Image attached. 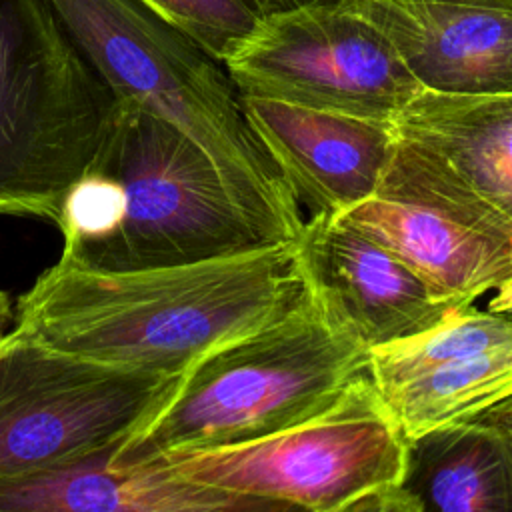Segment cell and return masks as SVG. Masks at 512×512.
I'll list each match as a JSON object with an SVG mask.
<instances>
[{
    "instance_id": "cell-1",
    "label": "cell",
    "mask_w": 512,
    "mask_h": 512,
    "mask_svg": "<svg viewBox=\"0 0 512 512\" xmlns=\"http://www.w3.org/2000/svg\"><path fill=\"white\" fill-rule=\"evenodd\" d=\"M308 300L294 244L138 270L58 258L20 296L14 330L68 354L178 376L212 348Z\"/></svg>"
},
{
    "instance_id": "cell-2",
    "label": "cell",
    "mask_w": 512,
    "mask_h": 512,
    "mask_svg": "<svg viewBox=\"0 0 512 512\" xmlns=\"http://www.w3.org/2000/svg\"><path fill=\"white\" fill-rule=\"evenodd\" d=\"M366 362L368 352L310 298L190 364L168 400L114 444L110 458L138 462L264 438L328 408L366 374Z\"/></svg>"
},
{
    "instance_id": "cell-3",
    "label": "cell",
    "mask_w": 512,
    "mask_h": 512,
    "mask_svg": "<svg viewBox=\"0 0 512 512\" xmlns=\"http://www.w3.org/2000/svg\"><path fill=\"white\" fill-rule=\"evenodd\" d=\"M116 100L132 102L198 144L258 208L302 230V208L252 132L224 66L136 0H46Z\"/></svg>"
},
{
    "instance_id": "cell-4",
    "label": "cell",
    "mask_w": 512,
    "mask_h": 512,
    "mask_svg": "<svg viewBox=\"0 0 512 512\" xmlns=\"http://www.w3.org/2000/svg\"><path fill=\"white\" fill-rule=\"evenodd\" d=\"M116 114L92 168L124 196L116 230L66 258L94 270H138L228 258L294 244V232L222 174L188 136L132 102Z\"/></svg>"
},
{
    "instance_id": "cell-5",
    "label": "cell",
    "mask_w": 512,
    "mask_h": 512,
    "mask_svg": "<svg viewBox=\"0 0 512 512\" xmlns=\"http://www.w3.org/2000/svg\"><path fill=\"white\" fill-rule=\"evenodd\" d=\"M116 106L46 0H0V212L56 224Z\"/></svg>"
},
{
    "instance_id": "cell-6",
    "label": "cell",
    "mask_w": 512,
    "mask_h": 512,
    "mask_svg": "<svg viewBox=\"0 0 512 512\" xmlns=\"http://www.w3.org/2000/svg\"><path fill=\"white\" fill-rule=\"evenodd\" d=\"M406 448L364 374L328 408L290 428L242 444L166 452L150 460L194 482L322 512L366 490L400 484Z\"/></svg>"
},
{
    "instance_id": "cell-7",
    "label": "cell",
    "mask_w": 512,
    "mask_h": 512,
    "mask_svg": "<svg viewBox=\"0 0 512 512\" xmlns=\"http://www.w3.org/2000/svg\"><path fill=\"white\" fill-rule=\"evenodd\" d=\"M178 376L104 364L10 330L0 342V478L118 444L156 414Z\"/></svg>"
},
{
    "instance_id": "cell-8",
    "label": "cell",
    "mask_w": 512,
    "mask_h": 512,
    "mask_svg": "<svg viewBox=\"0 0 512 512\" xmlns=\"http://www.w3.org/2000/svg\"><path fill=\"white\" fill-rule=\"evenodd\" d=\"M222 66L242 98L384 122L422 88L388 42L334 0L264 14Z\"/></svg>"
},
{
    "instance_id": "cell-9",
    "label": "cell",
    "mask_w": 512,
    "mask_h": 512,
    "mask_svg": "<svg viewBox=\"0 0 512 512\" xmlns=\"http://www.w3.org/2000/svg\"><path fill=\"white\" fill-rule=\"evenodd\" d=\"M392 254L452 308L486 294L494 312L512 302V214L390 152L372 196L338 214Z\"/></svg>"
},
{
    "instance_id": "cell-10",
    "label": "cell",
    "mask_w": 512,
    "mask_h": 512,
    "mask_svg": "<svg viewBox=\"0 0 512 512\" xmlns=\"http://www.w3.org/2000/svg\"><path fill=\"white\" fill-rule=\"evenodd\" d=\"M294 254L314 304L366 352L432 328L456 310L338 214L304 218Z\"/></svg>"
},
{
    "instance_id": "cell-11",
    "label": "cell",
    "mask_w": 512,
    "mask_h": 512,
    "mask_svg": "<svg viewBox=\"0 0 512 512\" xmlns=\"http://www.w3.org/2000/svg\"><path fill=\"white\" fill-rule=\"evenodd\" d=\"M370 24L420 86L512 92V0H334Z\"/></svg>"
},
{
    "instance_id": "cell-12",
    "label": "cell",
    "mask_w": 512,
    "mask_h": 512,
    "mask_svg": "<svg viewBox=\"0 0 512 512\" xmlns=\"http://www.w3.org/2000/svg\"><path fill=\"white\" fill-rule=\"evenodd\" d=\"M242 110L310 216L346 212L374 194L392 152V122L266 98H242Z\"/></svg>"
},
{
    "instance_id": "cell-13",
    "label": "cell",
    "mask_w": 512,
    "mask_h": 512,
    "mask_svg": "<svg viewBox=\"0 0 512 512\" xmlns=\"http://www.w3.org/2000/svg\"><path fill=\"white\" fill-rule=\"evenodd\" d=\"M112 446L0 478V512H312L292 502L194 482L150 458L116 462L110 458Z\"/></svg>"
},
{
    "instance_id": "cell-14",
    "label": "cell",
    "mask_w": 512,
    "mask_h": 512,
    "mask_svg": "<svg viewBox=\"0 0 512 512\" xmlns=\"http://www.w3.org/2000/svg\"><path fill=\"white\" fill-rule=\"evenodd\" d=\"M392 148L512 214V92L420 88L392 118Z\"/></svg>"
},
{
    "instance_id": "cell-15",
    "label": "cell",
    "mask_w": 512,
    "mask_h": 512,
    "mask_svg": "<svg viewBox=\"0 0 512 512\" xmlns=\"http://www.w3.org/2000/svg\"><path fill=\"white\" fill-rule=\"evenodd\" d=\"M400 484L424 512H512V400L410 440Z\"/></svg>"
},
{
    "instance_id": "cell-16",
    "label": "cell",
    "mask_w": 512,
    "mask_h": 512,
    "mask_svg": "<svg viewBox=\"0 0 512 512\" xmlns=\"http://www.w3.org/2000/svg\"><path fill=\"white\" fill-rule=\"evenodd\" d=\"M376 392L406 442L468 424L512 400V344L452 360Z\"/></svg>"
},
{
    "instance_id": "cell-17",
    "label": "cell",
    "mask_w": 512,
    "mask_h": 512,
    "mask_svg": "<svg viewBox=\"0 0 512 512\" xmlns=\"http://www.w3.org/2000/svg\"><path fill=\"white\" fill-rule=\"evenodd\" d=\"M512 344L510 312L478 310L474 304L452 310L418 334L368 350L366 374L384 390L436 366Z\"/></svg>"
},
{
    "instance_id": "cell-18",
    "label": "cell",
    "mask_w": 512,
    "mask_h": 512,
    "mask_svg": "<svg viewBox=\"0 0 512 512\" xmlns=\"http://www.w3.org/2000/svg\"><path fill=\"white\" fill-rule=\"evenodd\" d=\"M212 60L224 62L260 24L264 12L254 0H136Z\"/></svg>"
},
{
    "instance_id": "cell-19",
    "label": "cell",
    "mask_w": 512,
    "mask_h": 512,
    "mask_svg": "<svg viewBox=\"0 0 512 512\" xmlns=\"http://www.w3.org/2000/svg\"><path fill=\"white\" fill-rule=\"evenodd\" d=\"M124 210L120 184L102 170L90 168L66 192L56 226L62 232L60 256L72 258L108 238Z\"/></svg>"
},
{
    "instance_id": "cell-20",
    "label": "cell",
    "mask_w": 512,
    "mask_h": 512,
    "mask_svg": "<svg viewBox=\"0 0 512 512\" xmlns=\"http://www.w3.org/2000/svg\"><path fill=\"white\" fill-rule=\"evenodd\" d=\"M322 512H424V506L418 496L402 484H388L366 490Z\"/></svg>"
},
{
    "instance_id": "cell-21",
    "label": "cell",
    "mask_w": 512,
    "mask_h": 512,
    "mask_svg": "<svg viewBox=\"0 0 512 512\" xmlns=\"http://www.w3.org/2000/svg\"><path fill=\"white\" fill-rule=\"evenodd\" d=\"M258 4V8L264 14L276 12V10H286V8H294L300 4H308V2H316V0H254Z\"/></svg>"
},
{
    "instance_id": "cell-22",
    "label": "cell",
    "mask_w": 512,
    "mask_h": 512,
    "mask_svg": "<svg viewBox=\"0 0 512 512\" xmlns=\"http://www.w3.org/2000/svg\"><path fill=\"white\" fill-rule=\"evenodd\" d=\"M12 322V306L8 300V294L0 290V342L6 338V334L10 332L8 326Z\"/></svg>"
}]
</instances>
